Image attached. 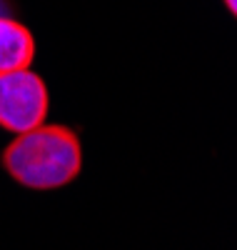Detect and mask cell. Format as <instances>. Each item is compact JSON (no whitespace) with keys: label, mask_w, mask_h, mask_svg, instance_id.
Returning <instances> with one entry per match:
<instances>
[{"label":"cell","mask_w":237,"mask_h":250,"mask_svg":"<svg viewBox=\"0 0 237 250\" xmlns=\"http://www.w3.org/2000/svg\"><path fill=\"white\" fill-rule=\"evenodd\" d=\"M225 5H227L230 13H235V10H237V0H225Z\"/></svg>","instance_id":"4"},{"label":"cell","mask_w":237,"mask_h":250,"mask_svg":"<svg viewBox=\"0 0 237 250\" xmlns=\"http://www.w3.org/2000/svg\"><path fill=\"white\" fill-rule=\"evenodd\" d=\"M50 108L48 85L30 68L0 73V128L25 133L45 123Z\"/></svg>","instance_id":"2"},{"label":"cell","mask_w":237,"mask_h":250,"mask_svg":"<svg viewBox=\"0 0 237 250\" xmlns=\"http://www.w3.org/2000/svg\"><path fill=\"white\" fill-rule=\"evenodd\" d=\"M33 58H35L33 33L18 20L0 15V73L30 68Z\"/></svg>","instance_id":"3"},{"label":"cell","mask_w":237,"mask_h":250,"mask_svg":"<svg viewBox=\"0 0 237 250\" xmlns=\"http://www.w3.org/2000/svg\"><path fill=\"white\" fill-rule=\"evenodd\" d=\"M5 173L30 190H58L70 185L82 170V145L65 125H38L18 133L0 153Z\"/></svg>","instance_id":"1"}]
</instances>
